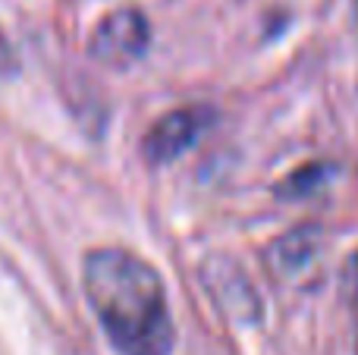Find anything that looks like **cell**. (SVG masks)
<instances>
[{
    "label": "cell",
    "instance_id": "1",
    "mask_svg": "<svg viewBox=\"0 0 358 355\" xmlns=\"http://www.w3.org/2000/svg\"><path fill=\"white\" fill-rule=\"evenodd\" d=\"M82 289L104 337L120 355H173L176 324L155 264L117 245L82 258Z\"/></svg>",
    "mask_w": 358,
    "mask_h": 355
},
{
    "label": "cell",
    "instance_id": "2",
    "mask_svg": "<svg viewBox=\"0 0 358 355\" xmlns=\"http://www.w3.org/2000/svg\"><path fill=\"white\" fill-rule=\"evenodd\" d=\"M151 44V25L132 6H120V10L107 13L92 31V57L107 66L126 69L136 60H142L145 50Z\"/></svg>",
    "mask_w": 358,
    "mask_h": 355
},
{
    "label": "cell",
    "instance_id": "3",
    "mask_svg": "<svg viewBox=\"0 0 358 355\" xmlns=\"http://www.w3.org/2000/svg\"><path fill=\"white\" fill-rule=\"evenodd\" d=\"M210 113L204 107H176V110L164 113L148 132H145L142 151L151 164H170L179 154L192 148L198 142V136L204 132Z\"/></svg>",
    "mask_w": 358,
    "mask_h": 355
},
{
    "label": "cell",
    "instance_id": "4",
    "mask_svg": "<svg viewBox=\"0 0 358 355\" xmlns=\"http://www.w3.org/2000/svg\"><path fill=\"white\" fill-rule=\"evenodd\" d=\"M317 255H321V233L315 226H302V230H292L283 239H277L267 252V261H271L273 274L283 280H302L315 268Z\"/></svg>",
    "mask_w": 358,
    "mask_h": 355
},
{
    "label": "cell",
    "instance_id": "5",
    "mask_svg": "<svg viewBox=\"0 0 358 355\" xmlns=\"http://www.w3.org/2000/svg\"><path fill=\"white\" fill-rule=\"evenodd\" d=\"M327 173H330L327 164H308V167L296 170L277 192L283 195V198H302V195H308L315 186H321V182L327 180Z\"/></svg>",
    "mask_w": 358,
    "mask_h": 355
},
{
    "label": "cell",
    "instance_id": "6",
    "mask_svg": "<svg viewBox=\"0 0 358 355\" xmlns=\"http://www.w3.org/2000/svg\"><path fill=\"white\" fill-rule=\"evenodd\" d=\"M343 296H346L349 308H352V318H355V352H358V252L343 268Z\"/></svg>",
    "mask_w": 358,
    "mask_h": 355
},
{
    "label": "cell",
    "instance_id": "7",
    "mask_svg": "<svg viewBox=\"0 0 358 355\" xmlns=\"http://www.w3.org/2000/svg\"><path fill=\"white\" fill-rule=\"evenodd\" d=\"M355 19H358V0H355Z\"/></svg>",
    "mask_w": 358,
    "mask_h": 355
}]
</instances>
